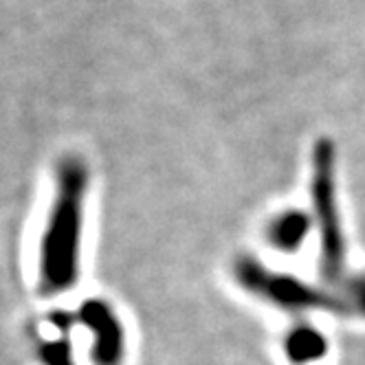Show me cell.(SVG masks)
<instances>
[{"label":"cell","instance_id":"obj_8","mask_svg":"<svg viewBox=\"0 0 365 365\" xmlns=\"http://www.w3.org/2000/svg\"><path fill=\"white\" fill-rule=\"evenodd\" d=\"M42 354H44L46 359H51V365H73V363H71V359H68L66 341H58V346L46 348Z\"/></svg>","mask_w":365,"mask_h":365},{"label":"cell","instance_id":"obj_2","mask_svg":"<svg viewBox=\"0 0 365 365\" xmlns=\"http://www.w3.org/2000/svg\"><path fill=\"white\" fill-rule=\"evenodd\" d=\"M312 205L319 229V264L326 279L336 282L346 269V238L334 192V145L322 139L312 152Z\"/></svg>","mask_w":365,"mask_h":365},{"label":"cell","instance_id":"obj_6","mask_svg":"<svg viewBox=\"0 0 365 365\" xmlns=\"http://www.w3.org/2000/svg\"><path fill=\"white\" fill-rule=\"evenodd\" d=\"M284 350H286V356L291 359V363L306 365V363L319 361L328 352V341L319 330L299 326V328L291 330L289 336H286Z\"/></svg>","mask_w":365,"mask_h":365},{"label":"cell","instance_id":"obj_7","mask_svg":"<svg viewBox=\"0 0 365 365\" xmlns=\"http://www.w3.org/2000/svg\"><path fill=\"white\" fill-rule=\"evenodd\" d=\"M346 308H350V310H354V312H359V315L365 317V275H359V277L348 282L344 310Z\"/></svg>","mask_w":365,"mask_h":365},{"label":"cell","instance_id":"obj_3","mask_svg":"<svg viewBox=\"0 0 365 365\" xmlns=\"http://www.w3.org/2000/svg\"><path fill=\"white\" fill-rule=\"evenodd\" d=\"M236 277L247 291L264 297L284 310H336L341 306L334 295L312 289L297 277L269 271L253 257H240L236 262Z\"/></svg>","mask_w":365,"mask_h":365},{"label":"cell","instance_id":"obj_5","mask_svg":"<svg viewBox=\"0 0 365 365\" xmlns=\"http://www.w3.org/2000/svg\"><path fill=\"white\" fill-rule=\"evenodd\" d=\"M308 229H310L308 216L304 212L291 210V212H284V214L275 216L269 222L267 238L279 251H295L306 240Z\"/></svg>","mask_w":365,"mask_h":365},{"label":"cell","instance_id":"obj_4","mask_svg":"<svg viewBox=\"0 0 365 365\" xmlns=\"http://www.w3.org/2000/svg\"><path fill=\"white\" fill-rule=\"evenodd\" d=\"M82 319L95 334V365H119L123 356V330L113 308L103 302H86Z\"/></svg>","mask_w":365,"mask_h":365},{"label":"cell","instance_id":"obj_1","mask_svg":"<svg viewBox=\"0 0 365 365\" xmlns=\"http://www.w3.org/2000/svg\"><path fill=\"white\" fill-rule=\"evenodd\" d=\"M86 190V165L77 159L62 161L56 176L53 205L40 242L38 286L44 295L66 293L80 275Z\"/></svg>","mask_w":365,"mask_h":365}]
</instances>
